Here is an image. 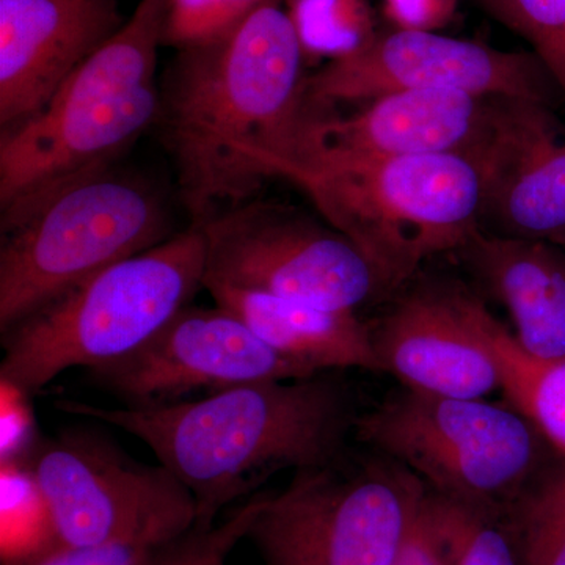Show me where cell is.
Returning <instances> with one entry per match:
<instances>
[{"label": "cell", "instance_id": "obj_2", "mask_svg": "<svg viewBox=\"0 0 565 565\" xmlns=\"http://www.w3.org/2000/svg\"><path fill=\"white\" fill-rule=\"evenodd\" d=\"M55 407L139 438L191 492L195 526L202 527L215 525L223 508L277 471L341 459L356 418L348 392L321 374L255 382L148 407L71 399L57 401Z\"/></svg>", "mask_w": 565, "mask_h": 565}, {"label": "cell", "instance_id": "obj_24", "mask_svg": "<svg viewBox=\"0 0 565 565\" xmlns=\"http://www.w3.org/2000/svg\"><path fill=\"white\" fill-rule=\"evenodd\" d=\"M487 14L530 44L565 95V0H478Z\"/></svg>", "mask_w": 565, "mask_h": 565}, {"label": "cell", "instance_id": "obj_27", "mask_svg": "<svg viewBox=\"0 0 565 565\" xmlns=\"http://www.w3.org/2000/svg\"><path fill=\"white\" fill-rule=\"evenodd\" d=\"M156 548L134 542L58 545L31 565H147Z\"/></svg>", "mask_w": 565, "mask_h": 565}, {"label": "cell", "instance_id": "obj_29", "mask_svg": "<svg viewBox=\"0 0 565 565\" xmlns=\"http://www.w3.org/2000/svg\"><path fill=\"white\" fill-rule=\"evenodd\" d=\"M2 465H20L25 449L32 444V416L22 404L13 408L10 397L2 393Z\"/></svg>", "mask_w": 565, "mask_h": 565}, {"label": "cell", "instance_id": "obj_8", "mask_svg": "<svg viewBox=\"0 0 565 565\" xmlns=\"http://www.w3.org/2000/svg\"><path fill=\"white\" fill-rule=\"evenodd\" d=\"M429 489L385 456L296 471L266 494L247 539L264 565H392Z\"/></svg>", "mask_w": 565, "mask_h": 565}, {"label": "cell", "instance_id": "obj_5", "mask_svg": "<svg viewBox=\"0 0 565 565\" xmlns=\"http://www.w3.org/2000/svg\"><path fill=\"white\" fill-rule=\"evenodd\" d=\"M206 243L189 226L107 267L2 332L0 381L33 396L58 375L128 355L203 288Z\"/></svg>", "mask_w": 565, "mask_h": 565}, {"label": "cell", "instance_id": "obj_7", "mask_svg": "<svg viewBox=\"0 0 565 565\" xmlns=\"http://www.w3.org/2000/svg\"><path fill=\"white\" fill-rule=\"evenodd\" d=\"M353 433L429 492L500 520L559 457L514 407L411 388L356 416Z\"/></svg>", "mask_w": 565, "mask_h": 565}, {"label": "cell", "instance_id": "obj_11", "mask_svg": "<svg viewBox=\"0 0 565 565\" xmlns=\"http://www.w3.org/2000/svg\"><path fill=\"white\" fill-rule=\"evenodd\" d=\"M556 87L533 52H509L440 32L390 31L363 51L305 76L307 102L321 109L390 93L455 90L552 103Z\"/></svg>", "mask_w": 565, "mask_h": 565}, {"label": "cell", "instance_id": "obj_28", "mask_svg": "<svg viewBox=\"0 0 565 565\" xmlns=\"http://www.w3.org/2000/svg\"><path fill=\"white\" fill-rule=\"evenodd\" d=\"M460 0H381L394 31L440 32L457 17Z\"/></svg>", "mask_w": 565, "mask_h": 565}, {"label": "cell", "instance_id": "obj_10", "mask_svg": "<svg viewBox=\"0 0 565 565\" xmlns=\"http://www.w3.org/2000/svg\"><path fill=\"white\" fill-rule=\"evenodd\" d=\"M203 230V288L228 286L326 308L355 311L381 282L373 267L337 230L266 202H247Z\"/></svg>", "mask_w": 565, "mask_h": 565}, {"label": "cell", "instance_id": "obj_12", "mask_svg": "<svg viewBox=\"0 0 565 565\" xmlns=\"http://www.w3.org/2000/svg\"><path fill=\"white\" fill-rule=\"evenodd\" d=\"M88 379L128 407L188 401L255 382L315 377L264 343L222 307H185L137 351L87 371Z\"/></svg>", "mask_w": 565, "mask_h": 565}, {"label": "cell", "instance_id": "obj_19", "mask_svg": "<svg viewBox=\"0 0 565 565\" xmlns=\"http://www.w3.org/2000/svg\"><path fill=\"white\" fill-rule=\"evenodd\" d=\"M471 318L500 371L501 392L565 459V360L527 353L481 300L471 296Z\"/></svg>", "mask_w": 565, "mask_h": 565}, {"label": "cell", "instance_id": "obj_13", "mask_svg": "<svg viewBox=\"0 0 565 565\" xmlns=\"http://www.w3.org/2000/svg\"><path fill=\"white\" fill-rule=\"evenodd\" d=\"M475 166L484 189L482 221L503 236L565 248V126L548 104L500 96Z\"/></svg>", "mask_w": 565, "mask_h": 565}, {"label": "cell", "instance_id": "obj_30", "mask_svg": "<svg viewBox=\"0 0 565 565\" xmlns=\"http://www.w3.org/2000/svg\"><path fill=\"white\" fill-rule=\"evenodd\" d=\"M392 565H448L440 542L427 519L426 508H423L414 531Z\"/></svg>", "mask_w": 565, "mask_h": 565}, {"label": "cell", "instance_id": "obj_25", "mask_svg": "<svg viewBox=\"0 0 565 565\" xmlns=\"http://www.w3.org/2000/svg\"><path fill=\"white\" fill-rule=\"evenodd\" d=\"M270 3L285 0H167L163 46L181 52L217 43Z\"/></svg>", "mask_w": 565, "mask_h": 565}, {"label": "cell", "instance_id": "obj_15", "mask_svg": "<svg viewBox=\"0 0 565 565\" xmlns=\"http://www.w3.org/2000/svg\"><path fill=\"white\" fill-rule=\"evenodd\" d=\"M471 296L452 288L408 294L373 332L382 371L405 388L459 399L501 390L500 371L476 329Z\"/></svg>", "mask_w": 565, "mask_h": 565}, {"label": "cell", "instance_id": "obj_16", "mask_svg": "<svg viewBox=\"0 0 565 565\" xmlns=\"http://www.w3.org/2000/svg\"><path fill=\"white\" fill-rule=\"evenodd\" d=\"M498 98L455 90H408L367 102L349 117L323 110L315 120L307 161L319 154H449L475 162L492 132Z\"/></svg>", "mask_w": 565, "mask_h": 565}, {"label": "cell", "instance_id": "obj_20", "mask_svg": "<svg viewBox=\"0 0 565 565\" xmlns=\"http://www.w3.org/2000/svg\"><path fill=\"white\" fill-rule=\"evenodd\" d=\"M520 565H565V459L557 457L501 519Z\"/></svg>", "mask_w": 565, "mask_h": 565}, {"label": "cell", "instance_id": "obj_4", "mask_svg": "<svg viewBox=\"0 0 565 565\" xmlns=\"http://www.w3.org/2000/svg\"><path fill=\"white\" fill-rule=\"evenodd\" d=\"M282 178L359 248L382 289L399 288L426 259L460 250L481 230V173L462 156L319 154Z\"/></svg>", "mask_w": 565, "mask_h": 565}, {"label": "cell", "instance_id": "obj_14", "mask_svg": "<svg viewBox=\"0 0 565 565\" xmlns=\"http://www.w3.org/2000/svg\"><path fill=\"white\" fill-rule=\"evenodd\" d=\"M117 0H0V126L21 125L120 31Z\"/></svg>", "mask_w": 565, "mask_h": 565}, {"label": "cell", "instance_id": "obj_21", "mask_svg": "<svg viewBox=\"0 0 565 565\" xmlns=\"http://www.w3.org/2000/svg\"><path fill=\"white\" fill-rule=\"evenodd\" d=\"M285 9L299 35L305 61L349 57L370 46L381 33L373 0H285Z\"/></svg>", "mask_w": 565, "mask_h": 565}, {"label": "cell", "instance_id": "obj_23", "mask_svg": "<svg viewBox=\"0 0 565 565\" xmlns=\"http://www.w3.org/2000/svg\"><path fill=\"white\" fill-rule=\"evenodd\" d=\"M3 565H31L61 545L28 467L2 465Z\"/></svg>", "mask_w": 565, "mask_h": 565}, {"label": "cell", "instance_id": "obj_9", "mask_svg": "<svg viewBox=\"0 0 565 565\" xmlns=\"http://www.w3.org/2000/svg\"><path fill=\"white\" fill-rule=\"evenodd\" d=\"M25 467L61 545L161 546L195 526V500L163 465L136 462L93 430H65Z\"/></svg>", "mask_w": 565, "mask_h": 565}, {"label": "cell", "instance_id": "obj_1", "mask_svg": "<svg viewBox=\"0 0 565 565\" xmlns=\"http://www.w3.org/2000/svg\"><path fill=\"white\" fill-rule=\"evenodd\" d=\"M285 3L256 10L226 39L181 51L161 85L156 125L193 226L252 202L310 154L318 107Z\"/></svg>", "mask_w": 565, "mask_h": 565}, {"label": "cell", "instance_id": "obj_17", "mask_svg": "<svg viewBox=\"0 0 565 565\" xmlns=\"http://www.w3.org/2000/svg\"><path fill=\"white\" fill-rule=\"evenodd\" d=\"M204 289L217 307L243 319L264 343L315 373L348 367L382 371L373 332L356 318L355 311L326 310L228 286Z\"/></svg>", "mask_w": 565, "mask_h": 565}, {"label": "cell", "instance_id": "obj_6", "mask_svg": "<svg viewBox=\"0 0 565 565\" xmlns=\"http://www.w3.org/2000/svg\"><path fill=\"white\" fill-rule=\"evenodd\" d=\"M0 225V332L172 237L158 189L114 166L68 182Z\"/></svg>", "mask_w": 565, "mask_h": 565}, {"label": "cell", "instance_id": "obj_26", "mask_svg": "<svg viewBox=\"0 0 565 565\" xmlns=\"http://www.w3.org/2000/svg\"><path fill=\"white\" fill-rule=\"evenodd\" d=\"M266 494L250 498L221 523L210 527L193 526L180 537L158 546L147 565H226L233 550L247 539Z\"/></svg>", "mask_w": 565, "mask_h": 565}, {"label": "cell", "instance_id": "obj_22", "mask_svg": "<svg viewBox=\"0 0 565 565\" xmlns=\"http://www.w3.org/2000/svg\"><path fill=\"white\" fill-rule=\"evenodd\" d=\"M427 519L448 565H520L500 519L427 493Z\"/></svg>", "mask_w": 565, "mask_h": 565}, {"label": "cell", "instance_id": "obj_18", "mask_svg": "<svg viewBox=\"0 0 565 565\" xmlns=\"http://www.w3.org/2000/svg\"><path fill=\"white\" fill-rule=\"evenodd\" d=\"M462 250L508 308L516 341L542 360H565V307L546 273L544 243L476 232Z\"/></svg>", "mask_w": 565, "mask_h": 565}, {"label": "cell", "instance_id": "obj_3", "mask_svg": "<svg viewBox=\"0 0 565 565\" xmlns=\"http://www.w3.org/2000/svg\"><path fill=\"white\" fill-rule=\"evenodd\" d=\"M167 0H140L32 118L0 137V212L11 221L52 192L109 167L158 120L156 81Z\"/></svg>", "mask_w": 565, "mask_h": 565}]
</instances>
